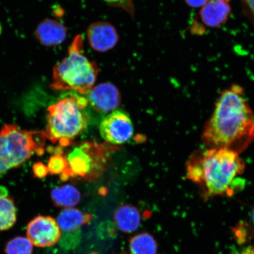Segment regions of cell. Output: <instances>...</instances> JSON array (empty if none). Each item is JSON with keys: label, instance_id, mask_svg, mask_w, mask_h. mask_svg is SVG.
Instances as JSON below:
<instances>
[{"label": "cell", "instance_id": "7a4b0ae2", "mask_svg": "<svg viewBox=\"0 0 254 254\" xmlns=\"http://www.w3.org/2000/svg\"><path fill=\"white\" fill-rule=\"evenodd\" d=\"M245 170V163L237 152L227 149L211 148L196 151L187 165V179L198 184L206 201L215 196H232L243 189L238 178Z\"/></svg>", "mask_w": 254, "mask_h": 254}, {"label": "cell", "instance_id": "d4e9b609", "mask_svg": "<svg viewBox=\"0 0 254 254\" xmlns=\"http://www.w3.org/2000/svg\"><path fill=\"white\" fill-rule=\"evenodd\" d=\"M252 220L253 221V223L254 224V208L252 212Z\"/></svg>", "mask_w": 254, "mask_h": 254}, {"label": "cell", "instance_id": "2e32d148", "mask_svg": "<svg viewBox=\"0 0 254 254\" xmlns=\"http://www.w3.org/2000/svg\"><path fill=\"white\" fill-rule=\"evenodd\" d=\"M17 221V209L4 188H0V231L13 226Z\"/></svg>", "mask_w": 254, "mask_h": 254}, {"label": "cell", "instance_id": "52a82bcc", "mask_svg": "<svg viewBox=\"0 0 254 254\" xmlns=\"http://www.w3.org/2000/svg\"><path fill=\"white\" fill-rule=\"evenodd\" d=\"M92 220L90 214L83 213L74 208H64L57 217V223L61 230L59 241L63 249H74L79 243L80 228Z\"/></svg>", "mask_w": 254, "mask_h": 254}, {"label": "cell", "instance_id": "ba28073f", "mask_svg": "<svg viewBox=\"0 0 254 254\" xmlns=\"http://www.w3.org/2000/svg\"><path fill=\"white\" fill-rule=\"evenodd\" d=\"M100 133L104 141L111 145H120L129 141L134 134V126L128 114L123 111H112L103 120Z\"/></svg>", "mask_w": 254, "mask_h": 254}, {"label": "cell", "instance_id": "ac0fdd59", "mask_svg": "<svg viewBox=\"0 0 254 254\" xmlns=\"http://www.w3.org/2000/svg\"><path fill=\"white\" fill-rule=\"evenodd\" d=\"M33 244L28 238L17 237L8 241L5 246L6 254H32Z\"/></svg>", "mask_w": 254, "mask_h": 254}, {"label": "cell", "instance_id": "4fadbf2b", "mask_svg": "<svg viewBox=\"0 0 254 254\" xmlns=\"http://www.w3.org/2000/svg\"><path fill=\"white\" fill-rule=\"evenodd\" d=\"M36 36L40 42L46 46H56L62 43L66 38V30L60 22L47 19L38 25Z\"/></svg>", "mask_w": 254, "mask_h": 254}, {"label": "cell", "instance_id": "9a60e30c", "mask_svg": "<svg viewBox=\"0 0 254 254\" xmlns=\"http://www.w3.org/2000/svg\"><path fill=\"white\" fill-rule=\"evenodd\" d=\"M52 199L57 207L73 208L81 201V193L76 187L66 184L52 190Z\"/></svg>", "mask_w": 254, "mask_h": 254}, {"label": "cell", "instance_id": "9c48e42d", "mask_svg": "<svg viewBox=\"0 0 254 254\" xmlns=\"http://www.w3.org/2000/svg\"><path fill=\"white\" fill-rule=\"evenodd\" d=\"M27 236L34 246L45 248L58 243L62 233L55 218L49 216H38L28 224Z\"/></svg>", "mask_w": 254, "mask_h": 254}, {"label": "cell", "instance_id": "277c9868", "mask_svg": "<svg viewBox=\"0 0 254 254\" xmlns=\"http://www.w3.org/2000/svg\"><path fill=\"white\" fill-rule=\"evenodd\" d=\"M98 72L96 64L84 55L83 40L78 36L69 47L68 56L54 67L51 87L87 94L94 87Z\"/></svg>", "mask_w": 254, "mask_h": 254}, {"label": "cell", "instance_id": "5bb4252c", "mask_svg": "<svg viewBox=\"0 0 254 254\" xmlns=\"http://www.w3.org/2000/svg\"><path fill=\"white\" fill-rule=\"evenodd\" d=\"M140 211L136 206L124 204L119 206L114 214V221L119 229L131 233L138 229L141 224Z\"/></svg>", "mask_w": 254, "mask_h": 254}, {"label": "cell", "instance_id": "4316f807", "mask_svg": "<svg viewBox=\"0 0 254 254\" xmlns=\"http://www.w3.org/2000/svg\"><path fill=\"white\" fill-rule=\"evenodd\" d=\"M253 254H254V252H253Z\"/></svg>", "mask_w": 254, "mask_h": 254}, {"label": "cell", "instance_id": "8992f818", "mask_svg": "<svg viewBox=\"0 0 254 254\" xmlns=\"http://www.w3.org/2000/svg\"><path fill=\"white\" fill-rule=\"evenodd\" d=\"M113 148L106 144L82 142L65 157L68 166L60 176L62 182L69 178L81 177L88 181L98 179L106 169Z\"/></svg>", "mask_w": 254, "mask_h": 254}, {"label": "cell", "instance_id": "5b68a950", "mask_svg": "<svg viewBox=\"0 0 254 254\" xmlns=\"http://www.w3.org/2000/svg\"><path fill=\"white\" fill-rule=\"evenodd\" d=\"M45 132L27 131L15 125H6L0 130V176L21 166L32 155L44 153Z\"/></svg>", "mask_w": 254, "mask_h": 254}, {"label": "cell", "instance_id": "6da1fadb", "mask_svg": "<svg viewBox=\"0 0 254 254\" xmlns=\"http://www.w3.org/2000/svg\"><path fill=\"white\" fill-rule=\"evenodd\" d=\"M243 94L238 85L222 92L203 128L202 141L209 148L227 149L240 154L253 141L254 115Z\"/></svg>", "mask_w": 254, "mask_h": 254}, {"label": "cell", "instance_id": "cb8c5ba5", "mask_svg": "<svg viewBox=\"0 0 254 254\" xmlns=\"http://www.w3.org/2000/svg\"><path fill=\"white\" fill-rule=\"evenodd\" d=\"M104 1L109 3H116L122 1V0H104Z\"/></svg>", "mask_w": 254, "mask_h": 254}, {"label": "cell", "instance_id": "7402d4cb", "mask_svg": "<svg viewBox=\"0 0 254 254\" xmlns=\"http://www.w3.org/2000/svg\"><path fill=\"white\" fill-rule=\"evenodd\" d=\"M34 176L37 179H43L49 173V168L42 163H37L33 167Z\"/></svg>", "mask_w": 254, "mask_h": 254}, {"label": "cell", "instance_id": "ffe728a7", "mask_svg": "<svg viewBox=\"0 0 254 254\" xmlns=\"http://www.w3.org/2000/svg\"><path fill=\"white\" fill-rule=\"evenodd\" d=\"M234 235L238 243H246L249 235L251 234L250 227L246 223H240L235 227L233 230Z\"/></svg>", "mask_w": 254, "mask_h": 254}, {"label": "cell", "instance_id": "603a6c76", "mask_svg": "<svg viewBox=\"0 0 254 254\" xmlns=\"http://www.w3.org/2000/svg\"><path fill=\"white\" fill-rule=\"evenodd\" d=\"M186 1L190 7L198 8L203 7L208 0H186Z\"/></svg>", "mask_w": 254, "mask_h": 254}, {"label": "cell", "instance_id": "30bf717a", "mask_svg": "<svg viewBox=\"0 0 254 254\" xmlns=\"http://www.w3.org/2000/svg\"><path fill=\"white\" fill-rule=\"evenodd\" d=\"M87 94L90 106L101 113H110L116 109L122 101L119 89L110 82L94 86Z\"/></svg>", "mask_w": 254, "mask_h": 254}, {"label": "cell", "instance_id": "44dd1931", "mask_svg": "<svg viewBox=\"0 0 254 254\" xmlns=\"http://www.w3.org/2000/svg\"><path fill=\"white\" fill-rule=\"evenodd\" d=\"M244 13L254 25V0H241Z\"/></svg>", "mask_w": 254, "mask_h": 254}, {"label": "cell", "instance_id": "7c38bea8", "mask_svg": "<svg viewBox=\"0 0 254 254\" xmlns=\"http://www.w3.org/2000/svg\"><path fill=\"white\" fill-rule=\"evenodd\" d=\"M230 0H208L202 7L200 17L209 27H218L228 20L231 13Z\"/></svg>", "mask_w": 254, "mask_h": 254}, {"label": "cell", "instance_id": "484cf974", "mask_svg": "<svg viewBox=\"0 0 254 254\" xmlns=\"http://www.w3.org/2000/svg\"><path fill=\"white\" fill-rule=\"evenodd\" d=\"M127 254L125 252H122V253H119V254Z\"/></svg>", "mask_w": 254, "mask_h": 254}, {"label": "cell", "instance_id": "e0dca14e", "mask_svg": "<svg viewBox=\"0 0 254 254\" xmlns=\"http://www.w3.org/2000/svg\"><path fill=\"white\" fill-rule=\"evenodd\" d=\"M129 248L131 254H157L158 244L152 235L142 233L130 239Z\"/></svg>", "mask_w": 254, "mask_h": 254}, {"label": "cell", "instance_id": "3957f363", "mask_svg": "<svg viewBox=\"0 0 254 254\" xmlns=\"http://www.w3.org/2000/svg\"><path fill=\"white\" fill-rule=\"evenodd\" d=\"M87 98L70 95L47 109V138L62 147L71 144L87 128L89 117L85 111Z\"/></svg>", "mask_w": 254, "mask_h": 254}, {"label": "cell", "instance_id": "d6986e66", "mask_svg": "<svg viewBox=\"0 0 254 254\" xmlns=\"http://www.w3.org/2000/svg\"><path fill=\"white\" fill-rule=\"evenodd\" d=\"M67 161L62 154L54 155L51 157L47 167L52 175H61L67 167Z\"/></svg>", "mask_w": 254, "mask_h": 254}, {"label": "cell", "instance_id": "8fae6325", "mask_svg": "<svg viewBox=\"0 0 254 254\" xmlns=\"http://www.w3.org/2000/svg\"><path fill=\"white\" fill-rule=\"evenodd\" d=\"M90 46L98 52H106L113 49L119 40L117 31L111 24L98 22L90 25L87 31Z\"/></svg>", "mask_w": 254, "mask_h": 254}]
</instances>
